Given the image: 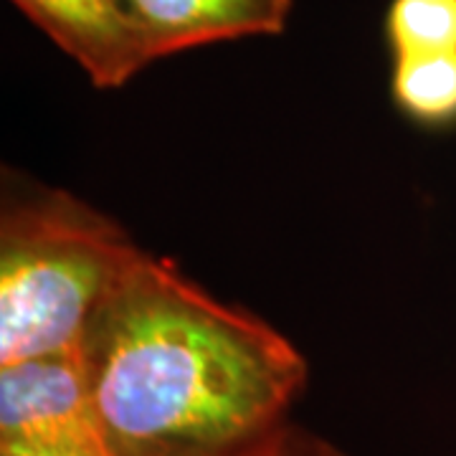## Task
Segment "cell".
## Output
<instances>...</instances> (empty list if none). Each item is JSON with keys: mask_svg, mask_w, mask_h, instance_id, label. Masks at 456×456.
I'll return each instance as SVG.
<instances>
[{"mask_svg": "<svg viewBox=\"0 0 456 456\" xmlns=\"http://www.w3.org/2000/svg\"><path fill=\"white\" fill-rule=\"evenodd\" d=\"M0 456H110L99 436L44 441V444H3Z\"/></svg>", "mask_w": 456, "mask_h": 456, "instance_id": "obj_9", "label": "cell"}, {"mask_svg": "<svg viewBox=\"0 0 456 456\" xmlns=\"http://www.w3.org/2000/svg\"><path fill=\"white\" fill-rule=\"evenodd\" d=\"M110 456H213L269 434L307 383L279 330L145 254L82 340Z\"/></svg>", "mask_w": 456, "mask_h": 456, "instance_id": "obj_1", "label": "cell"}, {"mask_svg": "<svg viewBox=\"0 0 456 456\" xmlns=\"http://www.w3.org/2000/svg\"><path fill=\"white\" fill-rule=\"evenodd\" d=\"M150 61L221 41L277 36L294 0H119Z\"/></svg>", "mask_w": 456, "mask_h": 456, "instance_id": "obj_5", "label": "cell"}, {"mask_svg": "<svg viewBox=\"0 0 456 456\" xmlns=\"http://www.w3.org/2000/svg\"><path fill=\"white\" fill-rule=\"evenodd\" d=\"M213 456H347L335 444L312 434L302 426L284 421L269 434L239 444Z\"/></svg>", "mask_w": 456, "mask_h": 456, "instance_id": "obj_8", "label": "cell"}, {"mask_svg": "<svg viewBox=\"0 0 456 456\" xmlns=\"http://www.w3.org/2000/svg\"><path fill=\"white\" fill-rule=\"evenodd\" d=\"M145 251L64 191L5 196L0 216V365L79 347Z\"/></svg>", "mask_w": 456, "mask_h": 456, "instance_id": "obj_2", "label": "cell"}, {"mask_svg": "<svg viewBox=\"0 0 456 456\" xmlns=\"http://www.w3.org/2000/svg\"><path fill=\"white\" fill-rule=\"evenodd\" d=\"M97 89L125 86L150 61L119 0H11Z\"/></svg>", "mask_w": 456, "mask_h": 456, "instance_id": "obj_4", "label": "cell"}, {"mask_svg": "<svg viewBox=\"0 0 456 456\" xmlns=\"http://www.w3.org/2000/svg\"><path fill=\"white\" fill-rule=\"evenodd\" d=\"M393 102L426 127L456 125V51L393 56Z\"/></svg>", "mask_w": 456, "mask_h": 456, "instance_id": "obj_6", "label": "cell"}, {"mask_svg": "<svg viewBox=\"0 0 456 456\" xmlns=\"http://www.w3.org/2000/svg\"><path fill=\"white\" fill-rule=\"evenodd\" d=\"M99 436L82 347L0 365V446Z\"/></svg>", "mask_w": 456, "mask_h": 456, "instance_id": "obj_3", "label": "cell"}, {"mask_svg": "<svg viewBox=\"0 0 456 456\" xmlns=\"http://www.w3.org/2000/svg\"><path fill=\"white\" fill-rule=\"evenodd\" d=\"M386 38L393 56L456 51V0H393Z\"/></svg>", "mask_w": 456, "mask_h": 456, "instance_id": "obj_7", "label": "cell"}]
</instances>
